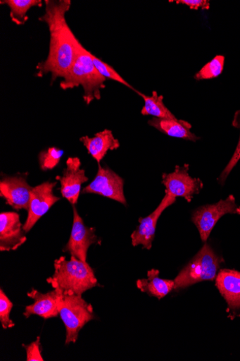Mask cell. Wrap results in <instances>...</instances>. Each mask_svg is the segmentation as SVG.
<instances>
[{
	"label": "cell",
	"mask_w": 240,
	"mask_h": 361,
	"mask_svg": "<svg viewBox=\"0 0 240 361\" xmlns=\"http://www.w3.org/2000/svg\"><path fill=\"white\" fill-rule=\"evenodd\" d=\"M149 125L156 128L160 133L171 137L191 142L200 140L191 131V125L184 120L153 118Z\"/></svg>",
	"instance_id": "ac0fdd59"
},
{
	"label": "cell",
	"mask_w": 240,
	"mask_h": 361,
	"mask_svg": "<svg viewBox=\"0 0 240 361\" xmlns=\"http://www.w3.org/2000/svg\"><path fill=\"white\" fill-rule=\"evenodd\" d=\"M1 5H6L11 10V18L18 25H24L28 20V11L33 7H42V0H2Z\"/></svg>",
	"instance_id": "44dd1931"
},
{
	"label": "cell",
	"mask_w": 240,
	"mask_h": 361,
	"mask_svg": "<svg viewBox=\"0 0 240 361\" xmlns=\"http://www.w3.org/2000/svg\"><path fill=\"white\" fill-rule=\"evenodd\" d=\"M224 259L206 243L175 280V290L187 288L203 281H215Z\"/></svg>",
	"instance_id": "277c9868"
},
{
	"label": "cell",
	"mask_w": 240,
	"mask_h": 361,
	"mask_svg": "<svg viewBox=\"0 0 240 361\" xmlns=\"http://www.w3.org/2000/svg\"><path fill=\"white\" fill-rule=\"evenodd\" d=\"M74 220L71 236L64 251L68 252L72 256L87 262L89 248L93 245L99 243L94 228L87 227L78 213L76 207L73 206Z\"/></svg>",
	"instance_id": "30bf717a"
},
{
	"label": "cell",
	"mask_w": 240,
	"mask_h": 361,
	"mask_svg": "<svg viewBox=\"0 0 240 361\" xmlns=\"http://www.w3.org/2000/svg\"><path fill=\"white\" fill-rule=\"evenodd\" d=\"M144 98L145 105L141 111L144 116H152L157 118L177 119L163 103V96L159 95L156 91L152 92L151 96L146 95L138 90L134 91Z\"/></svg>",
	"instance_id": "ffe728a7"
},
{
	"label": "cell",
	"mask_w": 240,
	"mask_h": 361,
	"mask_svg": "<svg viewBox=\"0 0 240 361\" xmlns=\"http://www.w3.org/2000/svg\"><path fill=\"white\" fill-rule=\"evenodd\" d=\"M189 166H177L173 173L163 175L162 183L165 187V194L177 198L182 197L191 202L194 196L200 192L203 183L199 178H192L189 173Z\"/></svg>",
	"instance_id": "9c48e42d"
},
{
	"label": "cell",
	"mask_w": 240,
	"mask_h": 361,
	"mask_svg": "<svg viewBox=\"0 0 240 361\" xmlns=\"http://www.w3.org/2000/svg\"><path fill=\"white\" fill-rule=\"evenodd\" d=\"M26 350L27 361H44L41 351V338L38 337L36 341L28 345H23Z\"/></svg>",
	"instance_id": "4316f807"
},
{
	"label": "cell",
	"mask_w": 240,
	"mask_h": 361,
	"mask_svg": "<svg viewBox=\"0 0 240 361\" xmlns=\"http://www.w3.org/2000/svg\"><path fill=\"white\" fill-rule=\"evenodd\" d=\"M45 5V13L39 20L49 27L50 47L48 57L37 66V76L42 78L50 73L53 82L63 78L70 71L81 43L65 20L72 6L70 0H46Z\"/></svg>",
	"instance_id": "6da1fadb"
},
{
	"label": "cell",
	"mask_w": 240,
	"mask_h": 361,
	"mask_svg": "<svg viewBox=\"0 0 240 361\" xmlns=\"http://www.w3.org/2000/svg\"><path fill=\"white\" fill-rule=\"evenodd\" d=\"M177 201L175 197L165 194L156 209L149 216L139 219V226L131 235L134 247L142 245L144 249L151 250L155 239L158 221L163 212Z\"/></svg>",
	"instance_id": "7c38bea8"
},
{
	"label": "cell",
	"mask_w": 240,
	"mask_h": 361,
	"mask_svg": "<svg viewBox=\"0 0 240 361\" xmlns=\"http://www.w3.org/2000/svg\"><path fill=\"white\" fill-rule=\"evenodd\" d=\"M63 155V151L56 147H50L42 151L39 156L41 169L43 171L54 169L58 165Z\"/></svg>",
	"instance_id": "cb8c5ba5"
},
{
	"label": "cell",
	"mask_w": 240,
	"mask_h": 361,
	"mask_svg": "<svg viewBox=\"0 0 240 361\" xmlns=\"http://www.w3.org/2000/svg\"><path fill=\"white\" fill-rule=\"evenodd\" d=\"M175 2L177 4H182L188 6L191 10H209L210 4L208 0H177Z\"/></svg>",
	"instance_id": "83f0119b"
},
{
	"label": "cell",
	"mask_w": 240,
	"mask_h": 361,
	"mask_svg": "<svg viewBox=\"0 0 240 361\" xmlns=\"http://www.w3.org/2000/svg\"><path fill=\"white\" fill-rule=\"evenodd\" d=\"M80 141L98 164H100L109 151L115 150L120 147L119 140L109 129L100 131L93 137H83L80 138Z\"/></svg>",
	"instance_id": "e0dca14e"
},
{
	"label": "cell",
	"mask_w": 240,
	"mask_h": 361,
	"mask_svg": "<svg viewBox=\"0 0 240 361\" xmlns=\"http://www.w3.org/2000/svg\"><path fill=\"white\" fill-rule=\"evenodd\" d=\"M98 167L95 178L82 192L102 195L126 206L124 180L108 167H102L100 164Z\"/></svg>",
	"instance_id": "ba28073f"
},
{
	"label": "cell",
	"mask_w": 240,
	"mask_h": 361,
	"mask_svg": "<svg viewBox=\"0 0 240 361\" xmlns=\"http://www.w3.org/2000/svg\"><path fill=\"white\" fill-rule=\"evenodd\" d=\"M27 176H4L0 182V195L6 204L15 210H28L31 200V187L26 180Z\"/></svg>",
	"instance_id": "8fae6325"
},
{
	"label": "cell",
	"mask_w": 240,
	"mask_h": 361,
	"mask_svg": "<svg viewBox=\"0 0 240 361\" xmlns=\"http://www.w3.org/2000/svg\"><path fill=\"white\" fill-rule=\"evenodd\" d=\"M25 234L18 213L8 212L0 214V250L1 252L18 250L27 241Z\"/></svg>",
	"instance_id": "9a60e30c"
},
{
	"label": "cell",
	"mask_w": 240,
	"mask_h": 361,
	"mask_svg": "<svg viewBox=\"0 0 240 361\" xmlns=\"http://www.w3.org/2000/svg\"><path fill=\"white\" fill-rule=\"evenodd\" d=\"M59 315L65 327V345L75 343L82 328L94 318L91 305L80 295L62 294Z\"/></svg>",
	"instance_id": "5b68a950"
},
{
	"label": "cell",
	"mask_w": 240,
	"mask_h": 361,
	"mask_svg": "<svg viewBox=\"0 0 240 361\" xmlns=\"http://www.w3.org/2000/svg\"><path fill=\"white\" fill-rule=\"evenodd\" d=\"M216 286L227 304L228 318L240 317V272L234 270L220 271Z\"/></svg>",
	"instance_id": "5bb4252c"
},
{
	"label": "cell",
	"mask_w": 240,
	"mask_h": 361,
	"mask_svg": "<svg viewBox=\"0 0 240 361\" xmlns=\"http://www.w3.org/2000/svg\"><path fill=\"white\" fill-rule=\"evenodd\" d=\"M91 54L81 44L72 67L60 83L63 90L82 86L83 99L87 105L101 99V90L106 88L107 80L95 68Z\"/></svg>",
	"instance_id": "3957f363"
},
{
	"label": "cell",
	"mask_w": 240,
	"mask_h": 361,
	"mask_svg": "<svg viewBox=\"0 0 240 361\" xmlns=\"http://www.w3.org/2000/svg\"><path fill=\"white\" fill-rule=\"evenodd\" d=\"M62 293L53 289L47 293H42L32 288L27 293V297L34 300V303L25 307L23 315L28 318L31 315H38L45 319L59 315V306Z\"/></svg>",
	"instance_id": "2e32d148"
},
{
	"label": "cell",
	"mask_w": 240,
	"mask_h": 361,
	"mask_svg": "<svg viewBox=\"0 0 240 361\" xmlns=\"http://www.w3.org/2000/svg\"><path fill=\"white\" fill-rule=\"evenodd\" d=\"M95 68L98 72L105 78L116 81L128 88L135 91L134 88L124 80L118 72L108 63L103 61L94 54H91Z\"/></svg>",
	"instance_id": "603a6c76"
},
{
	"label": "cell",
	"mask_w": 240,
	"mask_h": 361,
	"mask_svg": "<svg viewBox=\"0 0 240 361\" xmlns=\"http://www.w3.org/2000/svg\"><path fill=\"white\" fill-rule=\"evenodd\" d=\"M233 125L240 129V111H238L236 113L233 121ZM240 159V137L239 141L237 145V147L231 159L229 162L228 163V165L222 172V173L220 176V182L222 184H224L225 180H227L228 176L231 173V171L233 170V169L236 166L237 162Z\"/></svg>",
	"instance_id": "484cf974"
},
{
	"label": "cell",
	"mask_w": 240,
	"mask_h": 361,
	"mask_svg": "<svg viewBox=\"0 0 240 361\" xmlns=\"http://www.w3.org/2000/svg\"><path fill=\"white\" fill-rule=\"evenodd\" d=\"M225 56L218 55L211 61L205 64L203 67L195 75L196 80H211L219 77L224 71Z\"/></svg>",
	"instance_id": "7402d4cb"
},
{
	"label": "cell",
	"mask_w": 240,
	"mask_h": 361,
	"mask_svg": "<svg viewBox=\"0 0 240 361\" xmlns=\"http://www.w3.org/2000/svg\"><path fill=\"white\" fill-rule=\"evenodd\" d=\"M13 304L3 289L0 290V322L4 329H10L15 326L11 318Z\"/></svg>",
	"instance_id": "d4e9b609"
},
{
	"label": "cell",
	"mask_w": 240,
	"mask_h": 361,
	"mask_svg": "<svg viewBox=\"0 0 240 361\" xmlns=\"http://www.w3.org/2000/svg\"><path fill=\"white\" fill-rule=\"evenodd\" d=\"M226 214H240V207L232 195L215 204L202 206L193 213L192 221L202 242L207 243L218 221Z\"/></svg>",
	"instance_id": "8992f818"
},
{
	"label": "cell",
	"mask_w": 240,
	"mask_h": 361,
	"mask_svg": "<svg viewBox=\"0 0 240 361\" xmlns=\"http://www.w3.org/2000/svg\"><path fill=\"white\" fill-rule=\"evenodd\" d=\"M56 185L57 182L47 181L32 188L27 217L23 224V229L26 233H28L39 219L60 201L59 197L53 194V188Z\"/></svg>",
	"instance_id": "52a82bcc"
},
{
	"label": "cell",
	"mask_w": 240,
	"mask_h": 361,
	"mask_svg": "<svg viewBox=\"0 0 240 361\" xmlns=\"http://www.w3.org/2000/svg\"><path fill=\"white\" fill-rule=\"evenodd\" d=\"M53 289L65 295H82L99 286L91 267L75 256L70 260L64 256L54 262V274L47 279Z\"/></svg>",
	"instance_id": "7a4b0ae2"
},
{
	"label": "cell",
	"mask_w": 240,
	"mask_h": 361,
	"mask_svg": "<svg viewBox=\"0 0 240 361\" xmlns=\"http://www.w3.org/2000/svg\"><path fill=\"white\" fill-rule=\"evenodd\" d=\"M159 274L158 270H151L148 272L146 279L137 281V287L141 292L148 293L149 296L161 300L175 290V283L172 280L159 278Z\"/></svg>",
	"instance_id": "d6986e66"
},
{
	"label": "cell",
	"mask_w": 240,
	"mask_h": 361,
	"mask_svg": "<svg viewBox=\"0 0 240 361\" xmlns=\"http://www.w3.org/2000/svg\"><path fill=\"white\" fill-rule=\"evenodd\" d=\"M78 157H70L66 161V168L60 178L61 193L64 199L73 206L77 204L82 185L89 180L84 170L81 169Z\"/></svg>",
	"instance_id": "4fadbf2b"
}]
</instances>
